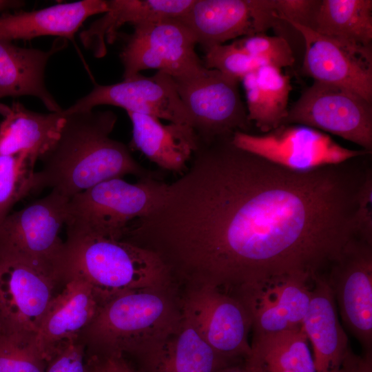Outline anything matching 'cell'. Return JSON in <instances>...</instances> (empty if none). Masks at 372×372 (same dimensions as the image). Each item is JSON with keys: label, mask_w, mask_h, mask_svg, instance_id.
I'll return each mask as SVG.
<instances>
[{"label": "cell", "mask_w": 372, "mask_h": 372, "mask_svg": "<svg viewBox=\"0 0 372 372\" xmlns=\"http://www.w3.org/2000/svg\"><path fill=\"white\" fill-rule=\"evenodd\" d=\"M25 2L18 0H0V13H4V12L14 8H19L23 6Z\"/></svg>", "instance_id": "f35d334b"}, {"label": "cell", "mask_w": 372, "mask_h": 372, "mask_svg": "<svg viewBox=\"0 0 372 372\" xmlns=\"http://www.w3.org/2000/svg\"><path fill=\"white\" fill-rule=\"evenodd\" d=\"M120 59L123 79L141 71L155 69L173 78L203 66L196 53V40L191 30L178 19H165L133 25Z\"/></svg>", "instance_id": "8fae6325"}, {"label": "cell", "mask_w": 372, "mask_h": 372, "mask_svg": "<svg viewBox=\"0 0 372 372\" xmlns=\"http://www.w3.org/2000/svg\"><path fill=\"white\" fill-rule=\"evenodd\" d=\"M184 318L218 353L234 361L251 355V320L235 296L211 286L180 289Z\"/></svg>", "instance_id": "30bf717a"}, {"label": "cell", "mask_w": 372, "mask_h": 372, "mask_svg": "<svg viewBox=\"0 0 372 372\" xmlns=\"http://www.w3.org/2000/svg\"><path fill=\"white\" fill-rule=\"evenodd\" d=\"M195 0H109L107 12L80 34L81 41L94 56L107 53L106 43H112L118 30L124 24L132 25L165 19L179 18Z\"/></svg>", "instance_id": "d4e9b609"}, {"label": "cell", "mask_w": 372, "mask_h": 372, "mask_svg": "<svg viewBox=\"0 0 372 372\" xmlns=\"http://www.w3.org/2000/svg\"><path fill=\"white\" fill-rule=\"evenodd\" d=\"M167 185L156 176L139 178L134 183L114 178L72 196L65 224L67 236L121 240L132 221L154 208Z\"/></svg>", "instance_id": "5b68a950"}, {"label": "cell", "mask_w": 372, "mask_h": 372, "mask_svg": "<svg viewBox=\"0 0 372 372\" xmlns=\"http://www.w3.org/2000/svg\"><path fill=\"white\" fill-rule=\"evenodd\" d=\"M127 113L132 124L130 147L163 169L183 174L200 144L194 130L186 124L165 125L152 116Z\"/></svg>", "instance_id": "603a6c76"}, {"label": "cell", "mask_w": 372, "mask_h": 372, "mask_svg": "<svg viewBox=\"0 0 372 372\" xmlns=\"http://www.w3.org/2000/svg\"><path fill=\"white\" fill-rule=\"evenodd\" d=\"M248 360L261 372H316L308 338L302 329L253 334Z\"/></svg>", "instance_id": "83f0119b"}, {"label": "cell", "mask_w": 372, "mask_h": 372, "mask_svg": "<svg viewBox=\"0 0 372 372\" xmlns=\"http://www.w3.org/2000/svg\"><path fill=\"white\" fill-rule=\"evenodd\" d=\"M310 304L302 329L311 342L316 372H338L349 350L326 275L313 282Z\"/></svg>", "instance_id": "7402d4cb"}, {"label": "cell", "mask_w": 372, "mask_h": 372, "mask_svg": "<svg viewBox=\"0 0 372 372\" xmlns=\"http://www.w3.org/2000/svg\"><path fill=\"white\" fill-rule=\"evenodd\" d=\"M237 147L296 172H309L371 154L345 147L329 134L302 125H282L262 134L236 132Z\"/></svg>", "instance_id": "ba28073f"}, {"label": "cell", "mask_w": 372, "mask_h": 372, "mask_svg": "<svg viewBox=\"0 0 372 372\" xmlns=\"http://www.w3.org/2000/svg\"><path fill=\"white\" fill-rule=\"evenodd\" d=\"M103 300L81 278H68L52 300L33 344L46 363L61 350L79 340Z\"/></svg>", "instance_id": "e0dca14e"}, {"label": "cell", "mask_w": 372, "mask_h": 372, "mask_svg": "<svg viewBox=\"0 0 372 372\" xmlns=\"http://www.w3.org/2000/svg\"><path fill=\"white\" fill-rule=\"evenodd\" d=\"M219 372H261L259 368L249 360L245 359L238 362L231 364Z\"/></svg>", "instance_id": "74e56055"}, {"label": "cell", "mask_w": 372, "mask_h": 372, "mask_svg": "<svg viewBox=\"0 0 372 372\" xmlns=\"http://www.w3.org/2000/svg\"><path fill=\"white\" fill-rule=\"evenodd\" d=\"M289 124L332 134L371 153L372 103L344 87L314 81L289 108L282 125Z\"/></svg>", "instance_id": "9c48e42d"}, {"label": "cell", "mask_w": 372, "mask_h": 372, "mask_svg": "<svg viewBox=\"0 0 372 372\" xmlns=\"http://www.w3.org/2000/svg\"><path fill=\"white\" fill-rule=\"evenodd\" d=\"M234 41L262 65H270L281 69L291 66L295 62L292 49L282 37L259 33Z\"/></svg>", "instance_id": "4dcf8cb0"}, {"label": "cell", "mask_w": 372, "mask_h": 372, "mask_svg": "<svg viewBox=\"0 0 372 372\" xmlns=\"http://www.w3.org/2000/svg\"><path fill=\"white\" fill-rule=\"evenodd\" d=\"M182 320L176 284L144 288L105 302L79 340L86 355L132 356L167 337Z\"/></svg>", "instance_id": "3957f363"}, {"label": "cell", "mask_w": 372, "mask_h": 372, "mask_svg": "<svg viewBox=\"0 0 372 372\" xmlns=\"http://www.w3.org/2000/svg\"><path fill=\"white\" fill-rule=\"evenodd\" d=\"M302 36V71L314 81L344 87L372 103V48L351 45L293 21Z\"/></svg>", "instance_id": "2e32d148"}, {"label": "cell", "mask_w": 372, "mask_h": 372, "mask_svg": "<svg viewBox=\"0 0 372 372\" xmlns=\"http://www.w3.org/2000/svg\"><path fill=\"white\" fill-rule=\"evenodd\" d=\"M58 286L27 265L0 260V336L33 342Z\"/></svg>", "instance_id": "7c38bea8"}, {"label": "cell", "mask_w": 372, "mask_h": 372, "mask_svg": "<svg viewBox=\"0 0 372 372\" xmlns=\"http://www.w3.org/2000/svg\"><path fill=\"white\" fill-rule=\"evenodd\" d=\"M86 372H138L122 355H86Z\"/></svg>", "instance_id": "d590c367"}, {"label": "cell", "mask_w": 372, "mask_h": 372, "mask_svg": "<svg viewBox=\"0 0 372 372\" xmlns=\"http://www.w3.org/2000/svg\"><path fill=\"white\" fill-rule=\"evenodd\" d=\"M65 246V282L73 276L83 278L104 303L127 291L175 283L156 254L130 242L67 236Z\"/></svg>", "instance_id": "277c9868"}, {"label": "cell", "mask_w": 372, "mask_h": 372, "mask_svg": "<svg viewBox=\"0 0 372 372\" xmlns=\"http://www.w3.org/2000/svg\"><path fill=\"white\" fill-rule=\"evenodd\" d=\"M59 136L39 160L30 194L45 189L70 198L103 181L133 175L156 176L132 156L123 143L110 137L117 121L111 110L67 112Z\"/></svg>", "instance_id": "7a4b0ae2"}, {"label": "cell", "mask_w": 372, "mask_h": 372, "mask_svg": "<svg viewBox=\"0 0 372 372\" xmlns=\"http://www.w3.org/2000/svg\"><path fill=\"white\" fill-rule=\"evenodd\" d=\"M248 120L262 133L282 125L288 115L292 89L290 78L281 69L262 65L242 80Z\"/></svg>", "instance_id": "484cf974"}, {"label": "cell", "mask_w": 372, "mask_h": 372, "mask_svg": "<svg viewBox=\"0 0 372 372\" xmlns=\"http://www.w3.org/2000/svg\"><path fill=\"white\" fill-rule=\"evenodd\" d=\"M203 65L207 69L241 81L262 64L249 55L235 41L211 47L205 51Z\"/></svg>", "instance_id": "f546056e"}, {"label": "cell", "mask_w": 372, "mask_h": 372, "mask_svg": "<svg viewBox=\"0 0 372 372\" xmlns=\"http://www.w3.org/2000/svg\"><path fill=\"white\" fill-rule=\"evenodd\" d=\"M109 105L190 126L189 113L170 75L157 71L151 76L141 73L111 85H96L85 96L65 109L67 112L91 110ZM191 127V126H190Z\"/></svg>", "instance_id": "9a60e30c"}, {"label": "cell", "mask_w": 372, "mask_h": 372, "mask_svg": "<svg viewBox=\"0 0 372 372\" xmlns=\"http://www.w3.org/2000/svg\"><path fill=\"white\" fill-rule=\"evenodd\" d=\"M311 29L347 44L372 48V1L320 0Z\"/></svg>", "instance_id": "4316f807"}, {"label": "cell", "mask_w": 372, "mask_h": 372, "mask_svg": "<svg viewBox=\"0 0 372 372\" xmlns=\"http://www.w3.org/2000/svg\"><path fill=\"white\" fill-rule=\"evenodd\" d=\"M200 143L186 171L138 218L136 243L183 288L234 295L271 280L324 275L357 235L365 173L355 158L296 172L236 147Z\"/></svg>", "instance_id": "6da1fadb"}, {"label": "cell", "mask_w": 372, "mask_h": 372, "mask_svg": "<svg viewBox=\"0 0 372 372\" xmlns=\"http://www.w3.org/2000/svg\"><path fill=\"white\" fill-rule=\"evenodd\" d=\"M354 227L357 236L372 244V169L367 168L356 197Z\"/></svg>", "instance_id": "d6a6232c"}, {"label": "cell", "mask_w": 372, "mask_h": 372, "mask_svg": "<svg viewBox=\"0 0 372 372\" xmlns=\"http://www.w3.org/2000/svg\"><path fill=\"white\" fill-rule=\"evenodd\" d=\"M35 163L25 153L0 155V224L16 203L30 195Z\"/></svg>", "instance_id": "f1b7e54d"}, {"label": "cell", "mask_w": 372, "mask_h": 372, "mask_svg": "<svg viewBox=\"0 0 372 372\" xmlns=\"http://www.w3.org/2000/svg\"><path fill=\"white\" fill-rule=\"evenodd\" d=\"M63 110L40 113L19 101L0 103V155L25 153L37 162L57 140L65 119Z\"/></svg>", "instance_id": "cb8c5ba5"}, {"label": "cell", "mask_w": 372, "mask_h": 372, "mask_svg": "<svg viewBox=\"0 0 372 372\" xmlns=\"http://www.w3.org/2000/svg\"><path fill=\"white\" fill-rule=\"evenodd\" d=\"M338 372H372V353L358 355L349 349Z\"/></svg>", "instance_id": "8d00e7d4"}, {"label": "cell", "mask_w": 372, "mask_h": 372, "mask_svg": "<svg viewBox=\"0 0 372 372\" xmlns=\"http://www.w3.org/2000/svg\"><path fill=\"white\" fill-rule=\"evenodd\" d=\"M130 357L138 372H219L240 362L218 353L183 316L174 331Z\"/></svg>", "instance_id": "d6986e66"}, {"label": "cell", "mask_w": 372, "mask_h": 372, "mask_svg": "<svg viewBox=\"0 0 372 372\" xmlns=\"http://www.w3.org/2000/svg\"><path fill=\"white\" fill-rule=\"evenodd\" d=\"M46 365L33 342L0 336V372H45Z\"/></svg>", "instance_id": "1f68e13d"}, {"label": "cell", "mask_w": 372, "mask_h": 372, "mask_svg": "<svg viewBox=\"0 0 372 372\" xmlns=\"http://www.w3.org/2000/svg\"><path fill=\"white\" fill-rule=\"evenodd\" d=\"M107 10V1L82 0L31 12H4L0 15V40L11 42L43 36L73 40L87 18Z\"/></svg>", "instance_id": "ffe728a7"}, {"label": "cell", "mask_w": 372, "mask_h": 372, "mask_svg": "<svg viewBox=\"0 0 372 372\" xmlns=\"http://www.w3.org/2000/svg\"><path fill=\"white\" fill-rule=\"evenodd\" d=\"M45 372H86V354L80 340L61 350L47 362Z\"/></svg>", "instance_id": "e575fe53"}, {"label": "cell", "mask_w": 372, "mask_h": 372, "mask_svg": "<svg viewBox=\"0 0 372 372\" xmlns=\"http://www.w3.org/2000/svg\"><path fill=\"white\" fill-rule=\"evenodd\" d=\"M173 79L200 143L230 138L236 132L249 133L251 123L240 97V81L204 65Z\"/></svg>", "instance_id": "52a82bcc"}, {"label": "cell", "mask_w": 372, "mask_h": 372, "mask_svg": "<svg viewBox=\"0 0 372 372\" xmlns=\"http://www.w3.org/2000/svg\"><path fill=\"white\" fill-rule=\"evenodd\" d=\"M69 198L51 190L0 224V260L30 266L59 286L65 283V241L60 231L65 224Z\"/></svg>", "instance_id": "8992f818"}, {"label": "cell", "mask_w": 372, "mask_h": 372, "mask_svg": "<svg viewBox=\"0 0 372 372\" xmlns=\"http://www.w3.org/2000/svg\"><path fill=\"white\" fill-rule=\"evenodd\" d=\"M177 19L205 51L240 37L265 33L280 21L274 0H195Z\"/></svg>", "instance_id": "5bb4252c"}, {"label": "cell", "mask_w": 372, "mask_h": 372, "mask_svg": "<svg viewBox=\"0 0 372 372\" xmlns=\"http://www.w3.org/2000/svg\"><path fill=\"white\" fill-rule=\"evenodd\" d=\"M319 3V0H274V7L280 21H290L311 28Z\"/></svg>", "instance_id": "836d02e7"}, {"label": "cell", "mask_w": 372, "mask_h": 372, "mask_svg": "<svg viewBox=\"0 0 372 372\" xmlns=\"http://www.w3.org/2000/svg\"><path fill=\"white\" fill-rule=\"evenodd\" d=\"M67 45V39L57 38L48 50H41L0 40V99L31 96L38 98L51 112L62 111L47 89L45 70L50 57Z\"/></svg>", "instance_id": "44dd1931"}, {"label": "cell", "mask_w": 372, "mask_h": 372, "mask_svg": "<svg viewBox=\"0 0 372 372\" xmlns=\"http://www.w3.org/2000/svg\"><path fill=\"white\" fill-rule=\"evenodd\" d=\"M326 276L337 309L365 353L372 352V244L353 240Z\"/></svg>", "instance_id": "4fadbf2b"}, {"label": "cell", "mask_w": 372, "mask_h": 372, "mask_svg": "<svg viewBox=\"0 0 372 372\" xmlns=\"http://www.w3.org/2000/svg\"><path fill=\"white\" fill-rule=\"evenodd\" d=\"M312 283L302 276L284 277L240 291L234 296L249 314L253 334L278 333L302 328Z\"/></svg>", "instance_id": "ac0fdd59"}]
</instances>
